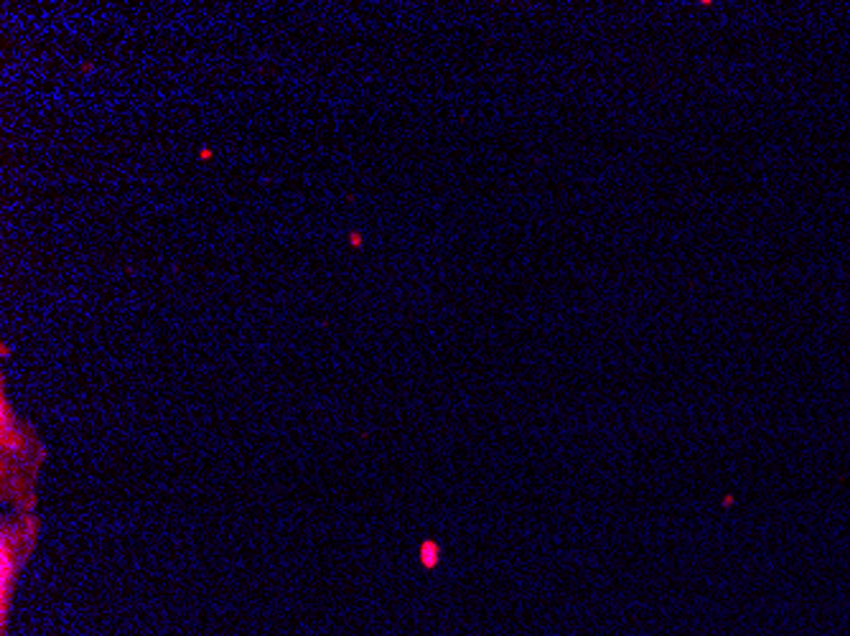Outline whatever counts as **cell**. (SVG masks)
Instances as JSON below:
<instances>
[{
    "mask_svg": "<svg viewBox=\"0 0 850 636\" xmlns=\"http://www.w3.org/2000/svg\"><path fill=\"white\" fill-rule=\"evenodd\" d=\"M199 158H202V160H209V158H212V148H209V146H204V148H202V154H199Z\"/></svg>",
    "mask_w": 850,
    "mask_h": 636,
    "instance_id": "7a4b0ae2",
    "label": "cell"
},
{
    "mask_svg": "<svg viewBox=\"0 0 850 636\" xmlns=\"http://www.w3.org/2000/svg\"><path fill=\"white\" fill-rule=\"evenodd\" d=\"M349 242H352L354 247H360V245H362V235H360V232H352V235H349Z\"/></svg>",
    "mask_w": 850,
    "mask_h": 636,
    "instance_id": "6da1fadb",
    "label": "cell"
}]
</instances>
